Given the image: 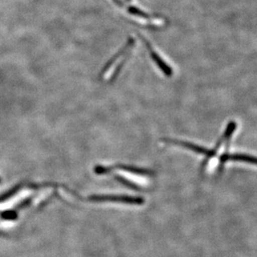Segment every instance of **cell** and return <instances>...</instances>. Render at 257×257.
I'll list each match as a JSON object with an SVG mask.
<instances>
[{
  "mask_svg": "<svg viewBox=\"0 0 257 257\" xmlns=\"http://www.w3.org/2000/svg\"><path fill=\"white\" fill-rule=\"evenodd\" d=\"M113 1H114V3H115L117 5H119V6H123V4L120 2V0H113Z\"/></svg>",
  "mask_w": 257,
  "mask_h": 257,
  "instance_id": "4",
  "label": "cell"
},
{
  "mask_svg": "<svg viewBox=\"0 0 257 257\" xmlns=\"http://www.w3.org/2000/svg\"><path fill=\"white\" fill-rule=\"evenodd\" d=\"M90 200H110V201H119V202L128 203V204H138L141 205L143 203V200L141 198L128 197V196H94L90 198Z\"/></svg>",
  "mask_w": 257,
  "mask_h": 257,
  "instance_id": "2",
  "label": "cell"
},
{
  "mask_svg": "<svg viewBox=\"0 0 257 257\" xmlns=\"http://www.w3.org/2000/svg\"><path fill=\"white\" fill-rule=\"evenodd\" d=\"M126 10L130 15L136 16V17L142 18L145 20H150L151 18V15L146 14V12H144L143 10H140L136 6H128Z\"/></svg>",
  "mask_w": 257,
  "mask_h": 257,
  "instance_id": "3",
  "label": "cell"
},
{
  "mask_svg": "<svg viewBox=\"0 0 257 257\" xmlns=\"http://www.w3.org/2000/svg\"><path fill=\"white\" fill-rule=\"evenodd\" d=\"M126 1H131V0H126Z\"/></svg>",
  "mask_w": 257,
  "mask_h": 257,
  "instance_id": "5",
  "label": "cell"
},
{
  "mask_svg": "<svg viewBox=\"0 0 257 257\" xmlns=\"http://www.w3.org/2000/svg\"><path fill=\"white\" fill-rule=\"evenodd\" d=\"M139 37L141 38V40H143L145 45L148 49L149 52L151 54V56L153 59L154 61L157 64V66L160 68L161 70H162L164 74H166V76H171L172 74V69L171 67L169 66L168 64H166V62L162 60V58L157 54V53L153 50V48L151 46V44L149 43L148 40H146V38L141 36V35H138Z\"/></svg>",
  "mask_w": 257,
  "mask_h": 257,
  "instance_id": "1",
  "label": "cell"
}]
</instances>
